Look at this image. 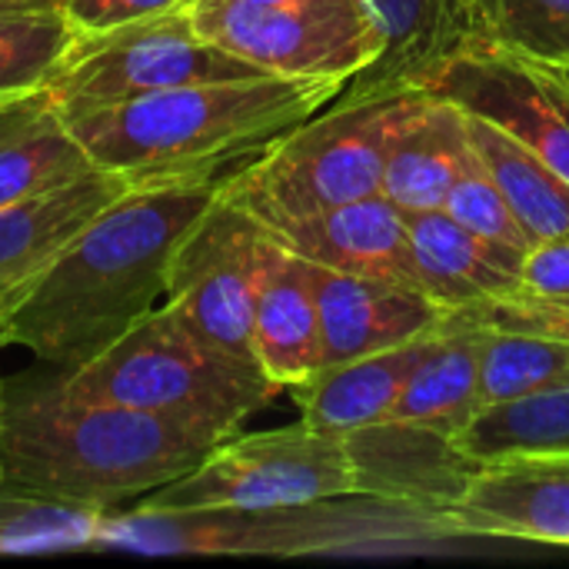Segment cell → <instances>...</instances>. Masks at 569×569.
Listing matches in <instances>:
<instances>
[{
	"label": "cell",
	"instance_id": "6da1fadb",
	"mask_svg": "<svg viewBox=\"0 0 569 569\" xmlns=\"http://www.w3.org/2000/svg\"><path fill=\"white\" fill-rule=\"evenodd\" d=\"M223 177L130 187L100 210L40 273L7 317V343L63 373L123 337L167 297L180 237L217 197Z\"/></svg>",
	"mask_w": 569,
	"mask_h": 569
},
{
	"label": "cell",
	"instance_id": "7a4b0ae2",
	"mask_svg": "<svg viewBox=\"0 0 569 569\" xmlns=\"http://www.w3.org/2000/svg\"><path fill=\"white\" fill-rule=\"evenodd\" d=\"M220 440L207 430L70 397L57 380L7 387L0 487L57 503L117 510L193 470Z\"/></svg>",
	"mask_w": 569,
	"mask_h": 569
},
{
	"label": "cell",
	"instance_id": "3957f363",
	"mask_svg": "<svg viewBox=\"0 0 569 569\" xmlns=\"http://www.w3.org/2000/svg\"><path fill=\"white\" fill-rule=\"evenodd\" d=\"M343 83L297 77L207 80L63 117L90 160L130 187L227 177L293 123L323 110Z\"/></svg>",
	"mask_w": 569,
	"mask_h": 569
},
{
	"label": "cell",
	"instance_id": "277c9868",
	"mask_svg": "<svg viewBox=\"0 0 569 569\" xmlns=\"http://www.w3.org/2000/svg\"><path fill=\"white\" fill-rule=\"evenodd\" d=\"M447 520L433 510L350 493L297 507H207V510H103L93 550L143 557H327L383 553L453 543Z\"/></svg>",
	"mask_w": 569,
	"mask_h": 569
},
{
	"label": "cell",
	"instance_id": "5b68a950",
	"mask_svg": "<svg viewBox=\"0 0 569 569\" xmlns=\"http://www.w3.org/2000/svg\"><path fill=\"white\" fill-rule=\"evenodd\" d=\"M53 380L70 397L157 413L217 440L283 393L260 363L210 343L167 300L87 363L53 370Z\"/></svg>",
	"mask_w": 569,
	"mask_h": 569
},
{
	"label": "cell",
	"instance_id": "8992f818",
	"mask_svg": "<svg viewBox=\"0 0 569 569\" xmlns=\"http://www.w3.org/2000/svg\"><path fill=\"white\" fill-rule=\"evenodd\" d=\"M427 93V90H420ZM420 93L343 97L283 130L220 180V193L260 227L310 217L383 193V163L397 127Z\"/></svg>",
	"mask_w": 569,
	"mask_h": 569
},
{
	"label": "cell",
	"instance_id": "52a82bcc",
	"mask_svg": "<svg viewBox=\"0 0 569 569\" xmlns=\"http://www.w3.org/2000/svg\"><path fill=\"white\" fill-rule=\"evenodd\" d=\"M243 77H263V70L210 43L190 10H167L110 27L77 23L43 90L53 110L70 117L170 87Z\"/></svg>",
	"mask_w": 569,
	"mask_h": 569
},
{
	"label": "cell",
	"instance_id": "ba28073f",
	"mask_svg": "<svg viewBox=\"0 0 569 569\" xmlns=\"http://www.w3.org/2000/svg\"><path fill=\"white\" fill-rule=\"evenodd\" d=\"M350 493H360V473L347 433L317 430L307 420H297L280 430L220 440L193 470L147 493L140 503L153 510H263Z\"/></svg>",
	"mask_w": 569,
	"mask_h": 569
},
{
	"label": "cell",
	"instance_id": "9c48e42d",
	"mask_svg": "<svg viewBox=\"0 0 569 569\" xmlns=\"http://www.w3.org/2000/svg\"><path fill=\"white\" fill-rule=\"evenodd\" d=\"M190 17L210 43L270 77L347 83L383 47L370 0H303L287 7L193 0Z\"/></svg>",
	"mask_w": 569,
	"mask_h": 569
},
{
	"label": "cell",
	"instance_id": "30bf717a",
	"mask_svg": "<svg viewBox=\"0 0 569 569\" xmlns=\"http://www.w3.org/2000/svg\"><path fill=\"white\" fill-rule=\"evenodd\" d=\"M267 230L217 190L210 207L180 237L167 267V303L220 350L253 357V293Z\"/></svg>",
	"mask_w": 569,
	"mask_h": 569
},
{
	"label": "cell",
	"instance_id": "8fae6325",
	"mask_svg": "<svg viewBox=\"0 0 569 569\" xmlns=\"http://www.w3.org/2000/svg\"><path fill=\"white\" fill-rule=\"evenodd\" d=\"M457 540L569 547V450H523L477 460L440 513Z\"/></svg>",
	"mask_w": 569,
	"mask_h": 569
},
{
	"label": "cell",
	"instance_id": "7c38bea8",
	"mask_svg": "<svg viewBox=\"0 0 569 569\" xmlns=\"http://www.w3.org/2000/svg\"><path fill=\"white\" fill-rule=\"evenodd\" d=\"M430 93L500 123L569 180V83L550 63L490 40L453 60Z\"/></svg>",
	"mask_w": 569,
	"mask_h": 569
},
{
	"label": "cell",
	"instance_id": "4fadbf2b",
	"mask_svg": "<svg viewBox=\"0 0 569 569\" xmlns=\"http://www.w3.org/2000/svg\"><path fill=\"white\" fill-rule=\"evenodd\" d=\"M383 47L343 83V97L433 90L453 60L493 40L480 0H370Z\"/></svg>",
	"mask_w": 569,
	"mask_h": 569
},
{
	"label": "cell",
	"instance_id": "5bb4252c",
	"mask_svg": "<svg viewBox=\"0 0 569 569\" xmlns=\"http://www.w3.org/2000/svg\"><path fill=\"white\" fill-rule=\"evenodd\" d=\"M320 310V367L393 350L443 327L447 310L420 287L313 267Z\"/></svg>",
	"mask_w": 569,
	"mask_h": 569
},
{
	"label": "cell",
	"instance_id": "9a60e30c",
	"mask_svg": "<svg viewBox=\"0 0 569 569\" xmlns=\"http://www.w3.org/2000/svg\"><path fill=\"white\" fill-rule=\"evenodd\" d=\"M127 190V177L97 167L57 193L0 207V323H7L53 257Z\"/></svg>",
	"mask_w": 569,
	"mask_h": 569
},
{
	"label": "cell",
	"instance_id": "2e32d148",
	"mask_svg": "<svg viewBox=\"0 0 569 569\" xmlns=\"http://www.w3.org/2000/svg\"><path fill=\"white\" fill-rule=\"evenodd\" d=\"M253 357L280 387L293 390L320 370V310L313 263L263 237L253 293Z\"/></svg>",
	"mask_w": 569,
	"mask_h": 569
},
{
	"label": "cell",
	"instance_id": "e0dca14e",
	"mask_svg": "<svg viewBox=\"0 0 569 569\" xmlns=\"http://www.w3.org/2000/svg\"><path fill=\"white\" fill-rule=\"evenodd\" d=\"M263 230L313 267L413 283L407 213L383 193L350 200L310 217L283 220Z\"/></svg>",
	"mask_w": 569,
	"mask_h": 569
},
{
	"label": "cell",
	"instance_id": "ac0fdd59",
	"mask_svg": "<svg viewBox=\"0 0 569 569\" xmlns=\"http://www.w3.org/2000/svg\"><path fill=\"white\" fill-rule=\"evenodd\" d=\"M347 443L360 473V493L403 500L433 513H443L477 467L453 437L400 420L353 430Z\"/></svg>",
	"mask_w": 569,
	"mask_h": 569
},
{
	"label": "cell",
	"instance_id": "d6986e66",
	"mask_svg": "<svg viewBox=\"0 0 569 569\" xmlns=\"http://www.w3.org/2000/svg\"><path fill=\"white\" fill-rule=\"evenodd\" d=\"M473 160L467 110L443 93H420L390 140L383 197L403 213L440 210Z\"/></svg>",
	"mask_w": 569,
	"mask_h": 569
},
{
	"label": "cell",
	"instance_id": "ffe728a7",
	"mask_svg": "<svg viewBox=\"0 0 569 569\" xmlns=\"http://www.w3.org/2000/svg\"><path fill=\"white\" fill-rule=\"evenodd\" d=\"M407 237L413 283L447 313L517 293L523 260L480 240L443 207L407 213Z\"/></svg>",
	"mask_w": 569,
	"mask_h": 569
},
{
	"label": "cell",
	"instance_id": "44dd1931",
	"mask_svg": "<svg viewBox=\"0 0 569 569\" xmlns=\"http://www.w3.org/2000/svg\"><path fill=\"white\" fill-rule=\"evenodd\" d=\"M430 340L433 333L393 350L320 367L310 380L290 390L300 407V420L330 433H353L390 420Z\"/></svg>",
	"mask_w": 569,
	"mask_h": 569
},
{
	"label": "cell",
	"instance_id": "7402d4cb",
	"mask_svg": "<svg viewBox=\"0 0 569 569\" xmlns=\"http://www.w3.org/2000/svg\"><path fill=\"white\" fill-rule=\"evenodd\" d=\"M483 327L443 320L413 367L390 420L460 437L480 417V357Z\"/></svg>",
	"mask_w": 569,
	"mask_h": 569
},
{
	"label": "cell",
	"instance_id": "603a6c76",
	"mask_svg": "<svg viewBox=\"0 0 569 569\" xmlns=\"http://www.w3.org/2000/svg\"><path fill=\"white\" fill-rule=\"evenodd\" d=\"M470 143L480 167L513 207L530 243L569 233V180L500 123L467 110Z\"/></svg>",
	"mask_w": 569,
	"mask_h": 569
},
{
	"label": "cell",
	"instance_id": "cb8c5ba5",
	"mask_svg": "<svg viewBox=\"0 0 569 569\" xmlns=\"http://www.w3.org/2000/svg\"><path fill=\"white\" fill-rule=\"evenodd\" d=\"M97 170L67 120L47 103L0 143V207L57 193Z\"/></svg>",
	"mask_w": 569,
	"mask_h": 569
},
{
	"label": "cell",
	"instance_id": "d4e9b609",
	"mask_svg": "<svg viewBox=\"0 0 569 569\" xmlns=\"http://www.w3.org/2000/svg\"><path fill=\"white\" fill-rule=\"evenodd\" d=\"M487 330V327H483ZM569 387V340L487 330L480 357V413L510 400Z\"/></svg>",
	"mask_w": 569,
	"mask_h": 569
},
{
	"label": "cell",
	"instance_id": "484cf974",
	"mask_svg": "<svg viewBox=\"0 0 569 569\" xmlns=\"http://www.w3.org/2000/svg\"><path fill=\"white\" fill-rule=\"evenodd\" d=\"M457 447L473 460L523 450H569V387L483 410Z\"/></svg>",
	"mask_w": 569,
	"mask_h": 569
},
{
	"label": "cell",
	"instance_id": "4316f807",
	"mask_svg": "<svg viewBox=\"0 0 569 569\" xmlns=\"http://www.w3.org/2000/svg\"><path fill=\"white\" fill-rule=\"evenodd\" d=\"M73 33L67 7L0 10V97L43 90Z\"/></svg>",
	"mask_w": 569,
	"mask_h": 569
},
{
	"label": "cell",
	"instance_id": "83f0119b",
	"mask_svg": "<svg viewBox=\"0 0 569 569\" xmlns=\"http://www.w3.org/2000/svg\"><path fill=\"white\" fill-rule=\"evenodd\" d=\"M100 510L0 487V557L93 550Z\"/></svg>",
	"mask_w": 569,
	"mask_h": 569
},
{
	"label": "cell",
	"instance_id": "f1b7e54d",
	"mask_svg": "<svg viewBox=\"0 0 569 569\" xmlns=\"http://www.w3.org/2000/svg\"><path fill=\"white\" fill-rule=\"evenodd\" d=\"M493 43L540 63L569 60V0H490Z\"/></svg>",
	"mask_w": 569,
	"mask_h": 569
},
{
	"label": "cell",
	"instance_id": "f546056e",
	"mask_svg": "<svg viewBox=\"0 0 569 569\" xmlns=\"http://www.w3.org/2000/svg\"><path fill=\"white\" fill-rule=\"evenodd\" d=\"M443 210L457 223H463L470 233H477L480 240H487V243H493V247H500V250H507V253H513L520 260L533 247L527 230L520 227L513 207L507 203L500 187L490 180V173L480 167V160H473L463 170V177L453 183Z\"/></svg>",
	"mask_w": 569,
	"mask_h": 569
},
{
	"label": "cell",
	"instance_id": "4dcf8cb0",
	"mask_svg": "<svg viewBox=\"0 0 569 569\" xmlns=\"http://www.w3.org/2000/svg\"><path fill=\"white\" fill-rule=\"evenodd\" d=\"M447 320L487 327V330H513V333H540L569 340V300H530V297H493L470 303L463 310L447 313Z\"/></svg>",
	"mask_w": 569,
	"mask_h": 569
},
{
	"label": "cell",
	"instance_id": "1f68e13d",
	"mask_svg": "<svg viewBox=\"0 0 569 569\" xmlns=\"http://www.w3.org/2000/svg\"><path fill=\"white\" fill-rule=\"evenodd\" d=\"M510 297L530 300H569V233L540 240L520 263V283Z\"/></svg>",
	"mask_w": 569,
	"mask_h": 569
},
{
	"label": "cell",
	"instance_id": "d6a6232c",
	"mask_svg": "<svg viewBox=\"0 0 569 569\" xmlns=\"http://www.w3.org/2000/svg\"><path fill=\"white\" fill-rule=\"evenodd\" d=\"M190 3H193V0H100L80 27H110V23L150 17V13L190 10Z\"/></svg>",
	"mask_w": 569,
	"mask_h": 569
},
{
	"label": "cell",
	"instance_id": "836d02e7",
	"mask_svg": "<svg viewBox=\"0 0 569 569\" xmlns=\"http://www.w3.org/2000/svg\"><path fill=\"white\" fill-rule=\"evenodd\" d=\"M50 103L47 90H30V93H10L0 97V143L13 137L30 117H37Z\"/></svg>",
	"mask_w": 569,
	"mask_h": 569
},
{
	"label": "cell",
	"instance_id": "e575fe53",
	"mask_svg": "<svg viewBox=\"0 0 569 569\" xmlns=\"http://www.w3.org/2000/svg\"><path fill=\"white\" fill-rule=\"evenodd\" d=\"M23 7H67V0H0V10H23Z\"/></svg>",
	"mask_w": 569,
	"mask_h": 569
},
{
	"label": "cell",
	"instance_id": "d590c367",
	"mask_svg": "<svg viewBox=\"0 0 569 569\" xmlns=\"http://www.w3.org/2000/svg\"><path fill=\"white\" fill-rule=\"evenodd\" d=\"M97 3H100V0H67V10H70V17H73L77 23H83Z\"/></svg>",
	"mask_w": 569,
	"mask_h": 569
},
{
	"label": "cell",
	"instance_id": "8d00e7d4",
	"mask_svg": "<svg viewBox=\"0 0 569 569\" xmlns=\"http://www.w3.org/2000/svg\"><path fill=\"white\" fill-rule=\"evenodd\" d=\"M220 3H237V7H287V3H303V0H220Z\"/></svg>",
	"mask_w": 569,
	"mask_h": 569
},
{
	"label": "cell",
	"instance_id": "74e56055",
	"mask_svg": "<svg viewBox=\"0 0 569 569\" xmlns=\"http://www.w3.org/2000/svg\"><path fill=\"white\" fill-rule=\"evenodd\" d=\"M3 347H10V343H7V323H0V350H3ZM0 400H3V380H0Z\"/></svg>",
	"mask_w": 569,
	"mask_h": 569
},
{
	"label": "cell",
	"instance_id": "f35d334b",
	"mask_svg": "<svg viewBox=\"0 0 569 569\" xmlns=\"http://www.w3.org/2000/svg\"><path fill=\"white\" fill-rule=\"evenodd\" d=\"M550 67H553V70H557V73H560V77L569 83V60L567 63H550Z\"/></svg>",
	"mask_w": 569,
	"mask_h": 569
},
{
	"label": "cell",
	"instance_id": "ab89813d",
	"mask_svg": "<svg viewBox=\"0 0 569 569\" xmlns=\"http://www.w3.org/2000/svg\"><path fill=\"white\" fill-rule=\"evenodd\" d=\"M480 3H483V10H487V13H490V0H480Z\"/></svg>",
	"mask_w": 569,
	"mask_h": 569
}]
</instances>
